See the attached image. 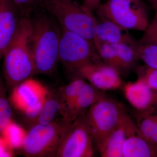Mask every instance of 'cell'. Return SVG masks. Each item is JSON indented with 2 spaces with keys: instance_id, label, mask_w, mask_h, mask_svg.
<instances>
[{
  "instance_id": "6da1fadb",
  "label": "cell",
  "mask_w": 157,
  "mask_h": 157,
  "mask_svg": "<svg viewBox=\"0 0 157 157\" xmlns=\"http://www.w3.org/2000/svg\"><path fill=\"white\" fill-rule=\"evenodd\" d=\"M33 31L32 21L29 17H21L15 34L2 56L4 58V77L11 91L36 74L31 44Z\"/></svg>"
},
{
  "instance_id": "7a4b0ae2",
  "label": "cell",
  "mask_w": 157,
  "mask_h": 157,
  "mask_svg": "<svg viewBox=\"0 0 157 157\" xmlns=\"http://www.w3.org/2000/svg\"><path fill=\"white\" fill-rule=\"evenodd\" d=\"M32 23L31 44L36 74H50L54 71L59 61L60 29L52 20L46 16L37 17Z\"/></svg>"
},
{
  "instance_id": "3957f363",
  "label": "cell",
  "mask_w": 157,
  "mask_h": 157,
  "mask_svg": "<svg viewBox=\"0 0 157 157\" xmlns=\"http://www.w3.org/2000/svg\"><path fill=\"white\" fill-rule=\"evenodd\" d=\"M39 7L56 18L62 28L84 37L94 45L97 20L84 6L73 0H40Z\"/></svg>"
},
{
  "instance_id": "277c9868",
  "label": "cell",
  "mask_w": 157,
  "mask_h": 157,
  "mask_svg": "<svg viewBox=\"0 0 157 157\" xmlns=\"http://www.w3.org/2000/svg\"><path fill=\"white\" fill-rule=\"evenodd\" d=\"M126 114L122 105L101 93L85 115V119L97 148Z\"/></svg>"
},
{
  "instance_id": "5b68a950",
  "label": "cell",
  "mask_w": 157,
  "mask_h": 157,
  "mask_svg": "<svg viewBox=\"0 0 157 157\" xmlns=\"http://www.w3.org/2000/svg\"><path fill=\"white\" fill-rule=\"evenodd\" d=\"M69 124L61 118L47 124H36L30 126L21 148L25 155L29 157H56Z\"/></svg>"
},
{
  "instance_id": "8992f818",
  "label": "cell",
  "mask_w": 157,
  "mask_h": 157,
  "mask_svg": "<svg viewBox=\"0 0 157 157\" xmlns=\"http://www.w3.org/2000/svg\"><path fill=\"white\" fill-rule=\"evenodd\" d=\"M97 10L100 17L128 30L144 31L149 23L147 11L141 0H107Z\"/></svg>"
},
{
  "instance_id": "52a82bcc",
  "label": "cell",
  "mask_w": 157,
  "mask_h": 157,
  "mask_svg": "<svg viewBox=\"0 0 157 157\" xmlns=\"http://www.w3.org/2000/svg\"><path fill=\"white\" fill-rule=\"evenodd\" d=\"M94 49L84 37L61 28L59 59L68 74L74 75L85 65L96 60Z\"/></svg>"
},
{
  "instance_id": "ba28073f",
  "label": "cell",
  "mask_w": 157,
  "mask_h": 157,
  "mask_svg": "<svg viewBox=\"0 0 157 157\" xmlns=\"http://www.w3.org/2000/svg\"><path fill=\"white\" fill-rule=\"evenodd\" d=\"M94 146V141L85 119V115L82 116L68 125L56 157H93Z\"/></svg>"
},
{
  "instance_id": "9c48e42d",
  "label": "cell",
  "mask_w": 157,
  "mask_h": 157,
  "mask_svg": "<svg viewBox=\"0 0 157 157\" xmlns=\"http://www.w3.org/2000/svg\"><path fill=\"white\" fill-rule=\"evenodd\" d=\"M120 74L104 62L94 60L80 68L73 76L83 78L99 90L107 91L117 90L122 86Z\"/></svg>"
},
{
  "instance_id": "30bf717a",
  "label": "cell",
  "mask_w": 157,
  "mask_h": 157,
  "mask_svg": "<svg viewBox=\"0 0 157 157\" xmlns=\"http://www.w3.org/2000/svg\"><path fill=\"white\" fill-rule=\"evenodd\" d=\"M11 91V103L22 112L46 98L49 93L41 82L32 77L20 83Z\"/></svg>"
},
{
  "instance_id": "8fae6325",
  "label": "cell",
  "mask_w": 157,
  "mask_h": 157,
  "mask_svg": "<svg viewBox=\"0 0 157 157\" xmlns=\"http://www.w3.org/2000/svg\"><path fill=\"white\" fill-rule=\"evenodd\" d=\"M21 17L12 0H0V55L2 56L17 30Z\"/></svg>"
},
{
  "instance_id": "7c38bea8",
  "label": "cell",
  "mask_w": 157,
  "mask_h": 157,
  "mask_svg": "<svg viewBox=\"0 0 157 157\" xmlns=\"http://www.w3.org/2000/svg\"><path fill=\"white\" fill-rule=\"evenodd\" d=\"M135 124L127 113L121 122L98 147L103 157H123L122 147L130 129Z\"/></svg>"
},
{
  "instance_id": "4fadbf2b",
  "label": "cell",
  "mask_w": 157,
  "mask_h": 157,
  "mask_svg": "<svg viewBox=\"0 0 157 157\" xmlns=\"http://www.w3.org/2000/svg\"><path fill=\"white\" fill-rule=\"evenodd\" d=\"M126 98L135 109L140 112L152 111L154 93L141 78L124 86Z\"/></svg>"
},
{
  "instance_id": "5bb4252c",
  "label": "cell",
  "mask_w": 157,
  "mask_h": 157,
  "mask_svg": "<svg viewBox=\"0 0 157 157\" xmlns=\"http://www.w3.org/2000/svg\"><path fill=\"white\" fill-rule=\"evenodd\" d=\"M101 93V91L86 82L65 113L63 118L68 123H70L78 118L85 115Z\"/></svg>"
},
{
  "instance_id": "9a60e30c",
  "label": "cell",
  "mask_w": 157,
  "mask_h": 157,
  "mask_svg": "<svg viewBox=\"0 0 157 157\" xmlns=\"http://www.w3.org/2000/svg\"><path fill=\"white\" fill-rule=\"evenodd\" d=\"M97 21L95 28L96 39L111 44L121 43L133 44L135 40L126 29L121 27L109 20L100 17Z\"/></svg>"
},
{
  "instance_id": "2e32d148",
  "label": "cell",
  "mask_w": 157,
  "mask_h": 157,
  "mask_svg": "<svg viewBox=\"0 0 157 157\" xmlns=\"http://www.w3.org/2000/svg\"><path fill=\"white\" fill-rule=\"evenodd\" d=\"M123 157H157L154 149L143 138L138 132L137 124H134L122 147Z\"/></svg>"
},
{
  "instance_id": "e0dca14e",
  "label": "cell",
  "mask_w": 157,
  "mask_h": 157,
  "mask_svg": "<svg viewBox=\"0 0 157 157\" xmlns=\"http://www.w3.org/2000/svg\"><path fill=\"white\" fill-rule=\"evenodd\" d=\"M86 83V81L83 78L75 77L68 84L58 90L56 94L59 102L62 118Z\"/></svg>"
},
{
  "instance_id": "ac0fdd59",
  "label": "cell",
  "mask_w": 157,
  "mask_h": 157,
  "mask_svg": "<svg viewBox=\"0 0 157 157\" xmlns=\"http://www.w3.org/2000/svg\"><path fill=\"white\" fill-rule=\"evenodd\" d=\"M59 113L61 115L60 106L56 93L52 94L49 92L45 99L41 113L36 119L30 123V126L36 124H50L56 120V117Z\"/></svg>"
},
{
  "instance_id": "d6986e66",
  "label": "cell",
  "mask_w": 157,
  "mask_h": 157,
  "mask_svg": "<svg viewBox=\"0 0 157 157\" xmlns=\"http://www.w3.org/2000/svg\"><path fill=\"white\" fill-rule=\"evenodd\" d=\"M134 43L133 44L121 43L114 44L117 54L118 62L121 72L128 71L132 69L135 66L137 60L138 59L136 50L133 45Z\"/></svg>"
},
{
  "instance_id": "ffe728a7",
  "label": "cell",
  "mask_w": 157,
  "mask_h": 157,
  "mask_svg": "<svg viewBox=\"0 0 157 157\" xmlns=\"http://www.w3.org/2000/svg\"><path fill=\"white\" fill-rule=\"evenodd\" d=\"M27 132L12 121L1 132L2 138L13 149L22 148Z\"/></svg>"
},
{
  "instance_id": "44dd1931",
  "label": "cell",
  "mask_w": 157,
  "mask_h": 157,
  "mask_svg": "<svg viewBox=\"0 0 157 157\" xmlns=\"http://www.w3.org/2000/svg\"><path fill=\"white\" fill-rule=\"evenodd\" d=\"M94 45L99 57L104 63L114 68L121 73L114 44L102 42L95 39Z\"/></svg>"
},
{
  "instance_id": "7402d4cb",
  "label": "cell",
  "mask_w": 157,
  "mask_h": 157,
  "mask_svg": "<svg viewBox=\"0 0 157 157\" xmlns=\"http://www.w3.org/2000/svg\"><path fill=\"white\" fill-rule=\"evenodd\" d=\"M134 46L138 59L147 67L157 69V45L141 44L136 41Z\"/></svg>"
},
{
  "instance_id": "603a6c76",
  "label": "cell",
  "mask_w": 157,
  "mask_h": 157,
  "mask_svg": "<svg viewBox=\"0 0 157 157\" xmlns=\"http://www.w3.org/2000/svg\"><path fill=\"white\" fill-rule=\"evenodd\" d=\"M141 113L142 114L137 124V129L140 135L150 144L155 125L157 114H153L152 111Z\"/></svg>"
},
{
  "instance_id": "cb8c5ba5",
  "label": "cell",
  "mask_w": 157,
  "mask_h": 157,
  "mask_svg": "<svg viewBox=\"0 0 157 157\" xmlns=\"http://www.w3.org/2000/svg\"><path fill=\"white\" fill-rule=\"evenodd\" d=\"M12 110L6 97V89L1 86L0 97V132H2L11 121Z\"/></svg>"
},
{
  "instance_id": "d4e9b609",
  "label": "cell",
  "mask_w": 157,
  "mask_h": 157,
  "mask_svg": "<svg viewBox=\"0 0 157 157\" xmlns=\"http://www.w3.org/2000/svg\"><path fill=\"white\" fill-rule=\"evenodd\" d=\"M138 78H141L153 91L157 92V69L147 66L139 68L137 70Z\"/></svg>"
},
{
  "instance_id": "484cf974",
  "label": "cell",
  "mask_w": 157,
  "mask_h": 157,
  "mask_svg": "<svg viewBox=\"0 0 157 157\" xmlns=\"http://www.w3.org/2000/svg\"><path fill=\"white\" fill-rule=\"evenodd\" d=\"M153 18L144 31V34L138 42L141 44L157 45V11Z\"/></svg>"
},
{
  "instance_id": "4316f807",
  "label": "cell",
  "mask_w": 157,
  "mask_h": 157,
  "mask_svg": "<svg viewBox=\"0 0 157 157\" xmlns=\"http://www.w3.org/2000/svg\"><path fill=\"white\" fill-rule=\"evenodd\" d=\"M21 17H29L35 9L39 7L40 0H12Z\"/></svg>"
},
{
  "instance_id": "83f0119b",
  "label": "cell",
  "mask_w": 157,
  "mask_h": 157,
  "mask_svg": "<svg viewBox=\"0 0 157 157\" xmlns=\"http://www.w3.org/2000/svg\"><path fill=\"white\" fill-rule=\"evenodd\" d=\"M46 98L43 99L42 101H39L35 105L28 107L23 112L26 118V120L29 122L30 123L35 120L39 116L43 108Z\"/></svg>"
},
{
  "instance_id": "f1b7e54d",
  "label": "cell",
  "mask_w": 157,
  "mask_h": 157,
  "mask_svg": "<svg viewBox=\"0 0 157 157\" xmlns=\"http://www.w3.org/2000/svg\"><path fill=\"white\" fill-rule=\"evenodd\" d=\"M1 157H12L13 149L9 146L2 138L1 137Z\"/></svg>"
},
{
  "instance_id": "f546056e",
  "label": "cell",
  "mask_w": 157,
  "mask_h": 157,
  "mask_svg": "<svg viewBox=\"0 0 157 157\" xmlns=\"http://www.w3.org/2000/svg\"><path fill=\"white\" fill-rule=\"evenodd\" d=\"M101 1L102 0H83L82 6L88 10L92 12L100 6Z\"/></svg>"
},
{
  "instance_id": "4dcf8cb0",
  "label": "cell",
  "mask_w": 157,
  "mask_h": 157,
  "mask_svg": "<svg viewBox=\"0 0 157 157\" xmlns=\"http://www.w3.org/2000/svg\"><path fill=\"white\" fill-rule=\"evenodd\" d=\"M150 144L151 145L154 150H155L156 147L157 146V118L156 122L155 125L154 130L152 136L150 141Z\"/></svg>"
},
{
  "instance_id": "1f68e13d",
  "label": "cell",
  "mask_w": 157,
  "mask_h": 157,
  "mask_svg": "<svg viewBox=\"0 0 157 157\" xmlns=\"http://www.w3.org/2000/svg\"><path fill=\"white\" fill-rule=\"evenodd\" d=\"M147 1L151 5L155 12L157 11V0H147Z\"/></svg>"
},
{
  "instance_id": "d6a6232c",
  "label": "cell",
  "mask_w": 157,
  "mask_h": 157,
  "mask_svg": "<svg viewBox=\"0 0 157 157\" xmlns=\"http://www.w3.org/2000/svg\"><path fill=\"white\" fill-rule=\"evenodd\" d=\"M153 107H155L157 108V92L155 93L154 94Z\"/></svg>"
},
{
  "instance_id": "836d02e7",
  "label": "cell",
  "mask_w": 157,
  "mask_h": 157,
  "mask_svg": "<svg viewBox=\"0 0 157 157\" xmlns=\"http://www.w3.org/2000/svg\"><path fill=\"white\" fill-rule=\"evenodd\" d=\"M155 150L156 153L157 155V146L156 147Z\"/></svg>"
}]
</instances>
